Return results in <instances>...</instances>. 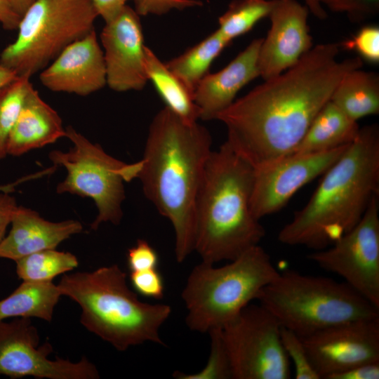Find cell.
Wrapping results in <instances>:
<instances>
[{
	"label": "cell",
	"mask_w": 379,
	"mask_h": 379,
	"mask_svg": "<svg viewBox=\"0 0 379 379\" xmlns=\"http://www.w3.org/2000/svg\"><path fill=\"white\" fill-rule=\"evenodd\" d=\"M39 79L51 91L79 95L103 88L107 84L105 63L95 30L66 46L44 68Z\"/></svg>",
	"instance_id": "e0dca14e"
},
{
	"label": "cell",
	"mask_w": 379,
	"mask_h": 379,
	"mask_svg": "<svg viewBox=\"0 0 379 379\" xmlns=\"http://www.w3.org/2000/svg\"><path fill=\"white\" fill-rule=\"evenodd\" d=\"M58 287L81 310L80 322L119 351L147 342L164 345L159 331L171 314L166 304L138 299L117 265L65 274Z\"/></svg>",
	"instance_id": "5b68a950"
},
{
	"label": "cell",
	"mask_w": 379,
	"mask_h": 379,
	"mask_svg": "<svg viewBox=\"0 0 379 379\" xmlns=\"http://www.w3.org/2000/svg\"><path fill=\"white\" fill-rule=\"evenodd\" d=\"M210 335V354L206 366L195 373L175 371L173 376L177 379H232V370L229 354L224 342L221 328L211 329Z\"/></svg>",
	"instance_id": "f1b7e54d"
},
{
	"label": "cell",
	"mask_w": 379,
	"mask_h": 379,
	"mask_svg": "<svg viewBox=\"0 0 379 379\" xmlns=\"http://www.w3.org/2000/svg\"><path fill=\"white\" fill-rule=\"evenodd\" d=\"M36 0H8L14 11L21 18Z\"/></svg>",
	"instance_id": "b9f144b4"
},
{
	"label": "cell",
	"mask_w": 379,
	"mask_h": 379,
	"mask_svg": "<svg viewBox=\"0 0 379 379\" xmlns=\"http://www.w3.org/2000/svg\"><path fill=\"white\" fill-rule=\"evenodd\" d=\"M354 121L379 113V76L361 68L346 73L331 100Z\"/></svg>",
	"instance_id": "7402d4cb"
},
{
	"label": "cell",
	"mask_w": 379,
	"mask_h": 379,
	"mask_svg": "<svg viewBox=\"0 0 379 379\" xmlns=\"http://www.w3.org/2000/svg\"><path fill=\"white\" fill-rule=\"evenodd\" d=\"M18 77V75L13 70L0 62V90Z\"/></svg>",
	"instance_id": "60d3db41"
},
{
	"label": "cell",
	"mask_w": 379,
	"mask_h": 379,
	"mask_svg": "<svg viewBox=\"0 0 379 379\" xmlns=\"http://www.w3.org/2000/svg\"><path fill=\"white\" fill-rule=\"evenodd\" d=\"M98 16L90 0H36L21 17L17 38L2 51L0 62L31 77L94 29Z\"/></svg>",
	"instance_id": "ba28073f"
},
{
	"label": "cell",
	"mask_w": 379,
	"mask_h": 379,
	"mask_svg": "<svg viewBox=\"0 0 379 379\" xmlns=\"http://www.w3.org/2000/svg\"><path fill=\"white\" fill-rule=\"evenodd\" d=\"M309 9L296 0H274L271 27L260 47L258 65L264 81L295 65L312 47Z\"/></svg>",
	"instance_id": "2e32d148"
},
{
	"label": "cell",
	"mask_w": 379,
	"mask_h": 379,
	"mask_svg": "<svg viewBox=\"0 0 379 379\" xmlns=\"http://www.w3.org/2000/svg\"><path fill=\"white\" fill-rule=\"evenodd\" d=\"M262 39L253 40L223 69L208 73L201 79L194 93L200 119H216L221 112L232 104L244 86L260 77L258 58Z\"/></svg>",
	"instance_id": "ac0fdd59"
},
{
	"label": "cell",
	"mask_w": 379,
	"mask_h": 379,
	"mask_svg": "<svg viewBox=\"0 0 379 379\" xmlns=\"http://www.w3.org/2000/svg\"><path fill=\"white\" fill-rule=\"evenodd\" d=\"M98 15L105 22L114 18L126 5L128 0H90Z\"/></svg>",
	"instance_id": "74e56055"
},
{
	"label": "cell",
	"mask_w": 379,
	"mask_h": 379,
	"mask_svg": "<svg viewBox=\"0 0 379 379\" xmlns=\"http://www.w3.org/2000/svg\"><path fill=\"white\" fill-rule=\"evenodd\" d=\"M221 329L232 379L291 378V362L281 339V326L262 305L249 304Z\"/></svg>",
	"instance_id": "30bf717a"
},
{
	"label": "cell",
	"mask_w": 379,
	"mask_h": 379,
	"mask_svg": "<svg viewBox=\"0 0 379 379\" xmlns=\"http://www.w3.org/2000/svg\"><path fill=\"white\" fill-rule=\"evenodd\" d=\"M16 272L27 281H52L57 276L77 267V258L69 252L46 249L38 251L16 261Z\"/></svg>",
	"instance_id": "484cf974"
},
{
	"label": "cell",
	"mask_w": 379,
	"mask_h": 379,
	"mask_svg": "<svg viewBox=\"0 0 379 379\" xmlns=\"http://www.w3.org/2000/svg\"><path fill=\"white\" fill-rule=\"evenodd\" d=\"M62 294L53 281L23 282L0 300V321L8 318L35 317L51 321Z\"/></svg>",
	"instance_id": "603a6c76"
},
{
	"label": "cell",
	"mask_w": 379,
	"mask_h": 379,
	"mask_svg": "<svg viewBox=\"0 0 379 379\" xmlns=\"http://www.w3.org/2000/svg\"><path fill=\"white\" fill-rule=\"evenodd\" d=\"M10 224V232L0 244V258L14 261L38 251L55 249L83 230L77 220L51 222L38 212L22 206H17Z\"/></svg>",
	"instance_id": "d6986e66"
},
{
	"label": "cell",
	"mask_w": 379,
	"mask_h": 379,
	"mask_svg": "<svg viewBox=\"0 0 379 379\" xmlns=\"http://www.w3.org/2000/svg\"><path fill=\"white\" fill-rule=\"evenodd\" d=\"M340 49L339 43L313 46L217 116L226 142L255 169L292 154L343 76L362 67L359 56L338 61Z\"/></svg>",
	"instance_id": "6da1fadb"
},
{
	"label": "cell",
	"mask_w": 379,
	"mask_h": 379,
	"mask_svg": "<svg viewBox=\"0 0 379 379\" xmlns=\"http://www.w3.org/2000/svg\"><path fill=\"white\" fill-rule=\"evenodd\" d=\"M21 18L14 11L8 0H0V23L6 30L17 29Z\"/></svg>",
	"instance_id": "f35d334b"
},
{
	"label": "cell",
	"mask_w": 379,
	"mask_h": 379,
	"mask_svg": "<svg viewBox=\"0 0 379 379\" xmlns=\"http://www.w3.org/2000/svg\"><path fill=\"white\" fill-rule=\"evenodd\" d=\"M230 44L217 29L165 64L194 96L199 82L209 73L214 60Z\"/></svg>",
	"instance_id": "d4e9b609"
},
{
	"label": "cell",
	"mask_w": 379,
	"mask_h": 379,
	"mask_svg": "<svg viewBox=\"0 0 379 379\" xmlns=\"http://www.w3.org/2000/svg\"><path fill=\"white\" fill-rule=\"evenodd\" d=\"M65 133L73 146L67 152L53 150L48 155L54 164L67 171V176L58 185L56 192L94 201L98 215L91 224L92 230H97L102 222L119 224L125 199L124 182L138 178L141 161L128 164L118 160L72 126L65 128Z\"/></svg>",
	"instance_id": "9c48e42d"
},
{
	"label": "cell",
	"mask_w": 379,
	"mask_h": 379,
	"mask_svg": "<svg viewBox=\"0 0 379 379\" xmlns=\"http://www.w3.org/2000/svg\"><path fill=\"white\" fill-rule=\"evenodd\" d=\"M39 335L29 318L0 321V375L11 378L98 379L96 366L83 357L77 362L51 360L52 345L39 347Z\"/></svg>",
	"instance_id": "7c38bea8"
},
{
	"label": "cell",
	"mask_w": 379,
	"mask_h": 379,
	"mask_svg": "<svg viewBox=\"0 0 379 379\" xmlns=\"http://www.w3.org/2000/svg\"><path fill=\"white\" fill-rule=\"evenodd\" d=\"M359 130L357 121L329 100L314 117L292 154L319 153L349 145L357 138Z\"/></svg>",
	"instance_id": "44dd1931"
},
{
	"label": "cell",
	"mask_w": 379,
	"mask_h": 379,
	"mask_svg": "<svg viewBox=\"0 0 379 379\" xmlns=\"http://www.w3.org/2000/svg\"><path fill=\"white\" fill-rule=\"evenodd\" d=\"M9 193L8 191L0 190V244L18 206L15 197Z\"/></svg>",
	"instance_id": "8d00e7d4"
},
{
	"label": "cell",
	"mask_w": 379,
	"mask_h": 379,
	"mask_svg": "<svg viewBox=\"0 0 379 379\" xmlns=\"http://www.w3.org/2000/svg\"><path fill=\"white\" fill-rule=\"evenodd\" d=\"M130 280L137 293L156 300L163 298L164 281L157 268L131 272Z\"/></svg>",
	"instance_id": "d6a6232c"
},
{
	"label": "cell",
	"mask_w": 379,
	"mask_h": 379,
	"mask_svg": "<svg viewBox=\"0 0 379 379\" xmlns=\"http://www.w3.org/2000/svg\"><path fill=\"white\" fill-rule=\"evenodd\" d=\"M301 338L320 379L379 361V317L339 324Z\"/></svg>",
	"instance_id": "4fadbf2b"
},
{
	"label": "cell",
	"mask_w": 379,
	"mask_h": 379,
	"mask_svg": "<svg viewBox=\"0 0 379 379\" xmlns=\"http://www.w3.org/2000/svg\"><path fill=\"white\" fill-rule=\"evenodd\" d=\"M279 274L259 244L223 266L201 261L191 271L182 291L187 326L199 333L222 328Z\"/></svg>",
	"instance_id": "8992f818"
},
{
	"label": "cell",
	"mask_w": 379,
	"mask_h": 379,
	"mask_svg": "<svg viewBox=\"0 0 379 379\" xmlns=\"http://www.w3.org/2000/svg\"><path fill=\"white\" fill-rule=\"evenodd\" d=\"M349 145L319 153L289 154L255 169L251 199L254 216L260 220L280 211L301 187L323 175Z\"/></svg>",
	"instance_id": "5bb4252c"
},
{
	"label": "cell",
	"mask_w": 379,
	"mask_h": 379,
	"mask_svg": "<svg viewBox=\"0 0 379 379\" xmlns=\"http://www.w3.org/2000/svg\"><path fill=\"white\" fill-rule=\"evenodd\" d=\"M60 117L33 86L28 91L11 132L8 155L21 156L65 137Z\"/></svg>",
	"instance_id": "ffe728a7"
},
{
	"label": "cell",
	"mask_w": 379,
	"mask_h": 379,
	"mask_svg": "<svg viewBox=\"0 0 379 379\" xmlns=\"http://www.w3.org/2000/svg\"><path fill=\"white\" fill-rule=\"evenodd\" d=\"M135 11L139 15L148 14L164 15L173 9L182 10L187 8L199 6L202 2L199 0H133Z\"/></svg>",
	"instance_id": "e575fe53"
},
{
	"label": "cell",
	"mask_w": 379,
	"mask_h": 379,
	"mask_svg": "<svg viewBox=\"0 0 379 379\" xmlns=\"http://www.w3.org/2000/svg\"><path fill=\"white\" fill-rule=\"evenodd\" d=\"M30 77L18 76L0 90V160L7 155L11 132L20 111L24 99L32 86Z\"/></svg>",
	"instance_id": "83f0119b"
},
{
	"label": "cell",
	"mask_w": 379,
	"mask_h": 379,
	"mask_svg": "<svg viewBox=\"0 0 379 379\" xmlns=\"http://www.w3.org/2000/svg\"><path fill=\"white\" fill-rule=\"evenodd\" d=\"M145 69L148 81L154 84L166 106L188 124L200 119L199 109L193 95L180 80L147 46L145 48Z\"/></svg>",
	"instance_id": "cb8c5ba5"
},
{
	"label": "cell",
	"mask_w": 379,
	"mask_h": 379,
	"mask_svg": "<svg viewBox=\"0 0 379 379\" xmlns=\"http://www.w3.org/2000/svg\"><path fill=\"white\" fill-rule=\"evenodd\" d=\"M379 194V127L374 124L359 132L323 174L306 205L278 234L290 246L314 251L330 246L361 219Z\"/></svg>",
	"instance_id": "3957f363"
},
{
	"label": "cell",
	"mask_w": 379,
	"mask_h": 379,
	"mask_svg": "<svg viewBox=\"0 0 379 379\" xmlns=\"http://www.w3.org/2000/svg\"><path fill=\"white\" fill-rule=\"evenodd\" d=\"M211 147L206 127L185 122L166 107L149 127L137 178L145 197L171 222L180 263L194 251L195 204Z\"/></svg>",
	"instance_id": "7a4b0ae2"
},
{
	"label": "cell",
	"mask_w": 379,
	"mask_h": 379,
	"mask_svg": "<svg viewBox=\"0 0 379 379\" xmlns=\"http://www.w3.org/2000/svg\"><path fill=\"white\" fill-rule=\"evenodd\" d=\"M255 168L225 141L207 161L195 204L194 251L201 261L232 260L265 235L251 210Z\"/></svg>",
	"instance_id": "277c9868"
},
{
	"label": "cell",
	"mask_w": 379,
	"mask_h": 379,
	"mask_svg": "<svg viewBox=\"0 0 379 379\" xmlns=\"http://www.w3.org/2000/svg\"><path fill=\"white\" fill-rule=\"evenodd\" d=\"M127 264L131 272L157 268L159 255L147 241L139 239L128 250Z\"/></svg>",
	"instance_id": "836d02e7"
},
{
	"label": "cell",
	"mask_w": 379,
	"mask_h": 379,
	"mask_svg": "<svg viewBox=\"0 0 379 379\" xmlns=\"http://www.w3.org/2000/svg\"><path fill=\"white\" fill-rule=\"evenodd\" d=\"M379 361L361 364L335 373L328 379H378Z\"/></svg>",
	"instance_id": "d590c367"
},
{
	"label": "cell",
	"mask_w": 379,
	"mask_h": 379,
	"mask_svg": "<svg viewBox=\"0 0 379 379\" xmlns=\"http://www.w3.org/2000/svg\"><path fill=\"white\" fill-rule=\"evenodd\" d=\"M11 189H12V185L0 186V190H2L11 191Z\"/></svg>",
	"instance_id": "7bdbcfd3"
},
{
	"label": "cell",
	"mask_w": 379,
	"mask_h": 379,
	"mask_svg": "<svg viewBox=\"0 0 379 379\" xmlns=\"http://www.w3.org/2000/svg\"><path fill=\"white\" fill-rule=\"evenodd\" d=\"M281 339L284 349L294 366V378L320 379L311 363L302 338L293 331L281 326Z\"/></svg>",
	"instance_id": "f546056e"
},
{
	"label": "cell",
	"mask_w": 379,
	"mask_h": 379,
	"mask_svg": "<svg viewBox=\"0 0 379 379\" xmlns=\"http://www.w3.org/2000/svg\"><path fill=\"white\" fill-rule=\"evenodd\" d=\"M257 300L300 338L339 324L379 317V309L345 282L295 270L279 272Z\"/></svg>",
	"instance_id": "52a82bcc"
},
{
	"label": "cell",
	"mask_w": 379,
	"mask_h": 379,
	"mask_svg": "<svg viewBox=\"0 0 379 379\" xmlns=\"http://www.w3.org/2000/svg\"><path fill=\"white\" fill-rule=\"evenodd\" d=\"M308 258L335 273L379 309V206L375 197L359 222L330 246Z\"/></svg>",
	"instance_id": "8fae6325"
},
{
	"label": "cell",
	"mask_w": 379,
	"mask_h": 379,
	"mask_svg": "<svg viewBox=\"0 0 379 379\" xmlns=\"http://www.w3.org/2000/svg\"><path fill=\"white\" fill-rule=\"evenodd\" d=\"M274 0H234L218 18V32L230 43L268 17Z\"/></svg>",
	"instance_id": "4316f807"
},
{
	"label": "cell",
	"mask_w": 379,
	"mask_h": 379,
	"mask_svg": "<svg viewBox=\"0 0 379 379\" xmlns=\"http://www.w3.org/2000/svg\"><path fill=\"white\" fill-rule=\"evenodd\" d=\"M340 44V48L355 51L363 60L379 62V27L371 25L361 27L352 38Z\"/></svg>",
	"instance_id": "4dcf8cb0"
},
{
	"label": "cell",
	"mask_w": 379,
	"mask_h": 379,
	"mask_svg": "<svg viewBox=\"0 0 379 379\" xmlns=\"http://www.w3.org/2000/svg\"><path fill=\"white\" fill-rule=\"evenodd\" d=\"M309 11L317 18L324 20L327 17L326 11L319 0H303Z\"/></svg>",
	"instance_id": "ab89813d"
},
{
	"label": "cell",
	"mask_w": 379,
	"mask_h": 379,
	"mask_svg": "<svg viewBox=\"0 0 379 379\" xmlns=\"http://www.w3.org/2000/svg\"><path fill=\"white\" fill-rule=\"evenodd\" d=\"M333 12L345 13L354 22L365 21L379 12V0H319Z\"/></svg>",
	"instance_id": "1f68e13d"
},
{
	"label": "cell",
	"mask_w": 379,
	"mask_h": 379,
	"mask_svg": "<svg viewBox=\"0 0 379 379\" xmlns=\"http://www.w3.org/2000/svg\"><path fill=\"white\" fill-rule=\"evenodd\" d=\"M107 84L118 92L140 91L148 81L140 15L126 5L100 34Z\"/></svg>",
	"instance_id": "9a60e30c"
}]
</instances>
